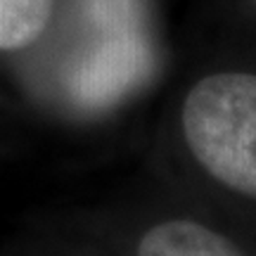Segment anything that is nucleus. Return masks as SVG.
Wrapping results in <instances>:
<instances>
[{
    "instance_id": "f257e3e1",
    "label": "nucleus",
    "mask_w": 256,
    "mask_h": 256,
    "mask_svg": "<svg viewBox=\"0 0 256 256\" xmlns=\"http://www.w3.org/2000/svg\"><path fill=\"white\" fill-rule=\"evenodd\" d=\"M180 126L188 150L214 180L256 200V74L204 76L185 95Z\"/></svg>"
},
{
    "instance_id": "f03ea898",
    "label": "nucleus",
    "mask_w": 256,
    "mask_h": 256,
    "mask_svg": "<svg viewBox=\"0 0 256 256\" xmlns=\"http://www.w3.org/2000/svg\"><path fill=\"white\" fill-rule=\"evenodd\" d=\"M138 256H247L209 226L192 218H168L140 238Z\"/></svg>"
},
{
    "instance_id": "7ed1b4c3",
    "label": "nucleus",
    "mask_w": 256,
    "mask_h": 256,
    "mask_svg": "<svg viewBox=\"0 0 256 256\" xmlns=\"http://www.w3.org/2000/svg\"><path fill=\"white\" fill-rule=\"evenodd\" d=\"M55 0H0V50L31 48L46 34Z\"/></svg>"
}]
</instances>
